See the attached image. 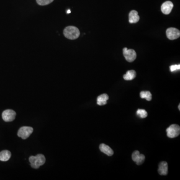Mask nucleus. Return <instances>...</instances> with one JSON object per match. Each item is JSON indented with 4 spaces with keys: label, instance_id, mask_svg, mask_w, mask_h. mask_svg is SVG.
<instances>
[{
    "label": "nucleus",
    "instance_id": "f257e3e1",
    "mask_svg": "<svg viewBox=\"0 0 180 180\" xmlns=\"http://www.w3.org/2000/svg\"><path fill=\"white\" fill-rule=\"evenodd\" d=\"M80 31L76 27L68 26L64 29V35L66 38L70 40L77 39L80 36Z\"/></svg>",
    "mask_w": 180,
    "mask_h": 180
},
{
    "label": "nucleus",
    "instance_id": "f03ea898",
    "mask_svg": "<svg viewBox=\"0 0 180 180\" xmlns=\"http://www.w3.org/2000/svg\"><path fill=\"white\" fill-rule=\"evenodd\" d=\"M29 161L32 168L38 169L41 166L45 164L46 159L42 154H38L36 156H31L29 158Z\"/></svg>",
    "mask_w": 180,
    "mask_h": 180
},
{
    "label": "nucleus",
    "instance_id": "7ed1b4c3",
    "mask_svg": "<svg viewBox=\"0 0 180 180\" xmlns=\"http://www.w3.org/2000/svg\"><path fill=\"white\" fill-rule=\"evenodd\" d=\"M167 135L170 138H174L177 137L180 135V126L176 124L171 125L169 128L166 129Z\"/></svg>",
    "mask_w": 180,
    "mask_h": 180
},
{
    "label": "nucleus",
    "instance_id": "20e7f679",
    "mask_svg": "<svg viewBox=\"0 0 180 180\" xmlns=\"http://www.w3.org/2000/svg\"><path fill=\"white\" fill-rule=\"evenodd\" d=\"M33 132V128L31 127H23L18 131V135L23 139H26Z\"/></svg>",
    "mask_w": 180,
    "mask_h": 180
},
{
    "label": "nucleus",
    "instance_id": "39448f33",
    "mask_svg": "<svg viewBox=\"0 0 180 180\" xmlns=\"http://www.w3.org/2000/svg\"><path fill=\"white\" fill-rule=\"evenodd\" d=\"M123 51V55L129 62H132L136 59L137 54L134 50L128 49L127 48H124Z\"/></svg>",
    "mask_w": 180,
    "mask_h": 180
},
{
    "label": "nucleus",
    "instance_id": "423d86ee",
    "mask_svg": "<svg viewBox=\"0 0 180 180\" xmlns=\"http://www.w3.org/2000/svg\"><path fill=\"white\" fill-rule=\"evenodd\" d=\"M16 116V113L12 110H5L2 114V118L4 121L7 122L13 121Z\"/></svg>",
    "mask_w": 180,
    "mask_h": 180
},
{
    "label": "nucleus",
    "instance_id": "0eeeda50",
    "mask_svg": "<svg viewBox=\"0 0 180 180\" xmlns=\"http://www.w3.org/2000/svg\"><path fill=\"white\" fill-rule=\"evenodd\" d=\"M167 38L171 40L177 39L180 36V32L176 28H168L166 31Z\"/></svg>",
    "mask_w": 180,
    "mask_h": 180
},
{
    "label": "nucleus",
    "instance_id": "6e6552de",
    "mask_svg": "<svg viewBox=\"0 0 180 180\" xmlns=\"http://www.w3.org/2000/svg\"><path fill=\"white\" fill-rule=\"evenodd\" d=\"M132 160L136 163L138 165H141L143 164L145 160V156L143 154H141L138 151H135L132 154Z\"/></svg>",
    "mask_w": 180,
    "mask_h": 180
},
{
    "label": "nucleus",
    "instance_id": "1a4fd4ad",
    "mask_svg": "<svg viewBox=\"0 0 180 180\" xmlns=\"http://www.w3.org/2000/svg\"><path fill=\"white\" fill-rule=\"evenodd\" d=\"M173 4L171 1H166L161 6V11L165 15H168L173 8Z\"/></svg>",
    "mask_w": 180,
    "mask_h": 180
},
{
    "label": "nucleus",
    "instance_id": "9d476101",
    "mask_svg": "<svg viewBox=\"0 0 180 180\" xmlns=\"http://www.w3.org/2000/svg\"><path fill=\"white\" fill-rule=\"evenodd\" d=\"M168 166L166 162H161L159 165L158 173L160 175L166 176L168 174Z\"/></svg>",
    "mask_w": 180,
    "mask_h": 180
},
{
    "label": "nucleus",
    "instance_id": "9b49d317",
    "mask_svg": "<svg viewBox=\"0 0 180 180\" xmlns=\"http://www.w3.org/2000/svg\"><path fill=\"white\" fill-rule=\"evenodd\" d=\"M129 19L130 23L134 24L138 22L140 20V17L138 15V13L135 10H132L130 12L129 15Z\"/></svg>",
    "mask_w": 180,
    "mask_h": 180
},
{
    "label": "nucleus",
    "instance_id": "f8f14e48",
    "mask_svg": "<svg viewBox=\"0 0 180 180\" xmlns=\"http://www.w3.org/2000/svg\"><path fill=\"white\" fill-rule=\"evenodd\" d=\"M99 148H100V151H101L102 152L106 154L107 155H108V156H112L114 154L113 150L109 146L106 145V144H101Z\"/></svg>",
    "mask_w": 180,
    "mask_h": 180
},
{
    "label": "nucleus",
    "instance_id": "ddd939ff",
    "mask_svg": "<svg viewBox=\"0 0 180 180\" xmlns=\"http://www.w3.org/2000/svg\"><path fill=\"white\" fill-rule=\"evenodd\" d=\"M109 97L106 94H103L100 95L97 98V104L100 106H103L107 103V100Z\"/></svg>",
    "mask_w": 180,
    "mask_h": 180
},
{
    "label": "nucleus",
    "instance_id": "4468645a",
    "mask_svg": "<svg viewBox=\"0 0 180 180\" xmlns=\"http://www.w3.org/2000/svg\"><path fill=\"white\" fill-rule=\"evenodd\" d=\"M11 157V153L8 150H4L0 153V161L6 162L8 161Z\"/></svg>",
    "mask_w": 180,
    "mask_h": 180
},
{
    "label": "nucleus",
    "instance_id": "2eb2a0df",
    "mask_svg": "<svg viewBox=\"0 0 180 180\" xmlns=\"http://www.w3.org/2000/svg\"><path fill=\"white\" fill-rule=\"evenodd\" d=\"M136 77V72L134 70L128 71V72L125 74L123 78L126 81L132 80Z\"/></svg>",
    "mask_w": 180,
    "mask_h": 180
},
{
    "label": "nucleus",
    "instance_id": "dca6fc26",
    "mask_svg": "<svg viewBox=\"0 0 180 180\" xmlns=\"http://www.w3.org/2000/svg\"><path fill=\"white\" fill-rule=\"evenodd\" d=\"M140 97L141 98L145 99L148 101L152 100V94L149 91H142L140 93Z\"/></svg>",
    "mask_w": 180,
    "mask_h": 180
},
{
    "label": "nucleus",
    "instance_id": "f3484780",
    "mask_svg": "<svg viewBox=\"0 0 180 180\" xmlns=\"http://www.w3.org/2000/svg\"><path fill=\"white\" fill-rule=\"evenodd\" d=\"M137 114L141 118H146L148 116L147 112L144 109H138L137 111Z\"/></svg>",
    "mask_w": 180,
    "mask_h": 180
},
{
    "label": "nucleus",
    "instance_id": "a211bd4d",
    "mask_svg": "<svg viewBox=\"0 0 180 180\" xmlns=\"http://www.w3.org/2000/svg\"><path fill=\"white\" fill-rule=\"evenodd\" d=\"M54 0H36L37 3L41 6H45L53 2Z\"/></svg>",
    "mask_w": 180,
    "mask_h": 180
},
{
    "label": "nucleus",
    "instance_id": "6ab92c4d",
    "mask_svg": "<svg viewBox=\"0 0 180 180\" xmlns=\"http://www.w3.org/2000/svg\"><path fill=\"white\" fill-rule=\"evenodd\" d=\"M171 72H175L176 71L179 70L180 69V65H175L171 66L170 67Z\"/></svg>",
    "mask_w": 180,
    "mask_h": 180
},
{
    "label": "nucleus",
    "instance_id": "aec40b11",
    "mask_svg": "<svg viewBox=\"0 0 180 180\" xmlns=\"http://www.w3.org/2000/svg\"><path fill=\"white\" fill-rule=\"evenodd\" d=\"M71 13V11L70 10H68L67 11V14H70Z\"/></svg>",
    "mask_w": 180,
    "mask_h": 180
},
{
    "label": "nucleus",
    "instance_id": "412c9836",
    "mask_svg": "<svg viewBox=\"0 0 180 180\" xmlns=\"http://www.w3.org/2000/svg\"><path fill=\"white\" fill-rule=\"evenodd\" d=\"M178 108L179 110H180V105H179Z\"/></svg>",
    "mask_w": 180,
    "mask_h": 180
}]
</instances>
